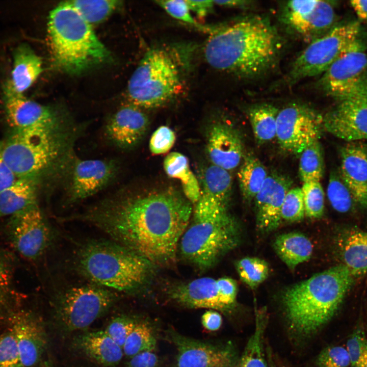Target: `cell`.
Instances as JSON below:
<instances>
[{"label":"cell","mask_w":367,"mask_h":367,"mask_svg":"<svg viewBox=\"0 0 367 367\" xmlns=\"http://www.w3.org/2000/svg\"><path fill=\"white\" fill-rule=\"evenodd\" d=\"M193 213L191 202L172 189L117 194L78 216L153 265L175 260Z\"/></svg>","instance_id":"1"},{"label":"cell","mask_w":367,"mask_h":367,"mask_svg":"<svg viewBox=\"0 0 367 367\" xmlns=\"http://www.w3.org/2000/svg\"><path fill=\"white\" fill-rule=\"evenodd\" d=\"M281 48L280 37L270 21L252 15L213 32L204 54L214 68L252 80L273 69Z\"/></svg>","instance_id":"2"},{"label":"cell","mask_w":367,"mask_h":367,"mask_svg":"<svg viewBox=\"0 0 367 367\" xmlns=\"http://www.w3.org/2000/svg\"><path fill=\"white\" fill-rule=\"evenodd\" d=\"M354 280L341 264L286 288L282 303L290 329L302 336L317 332L334 316Z\"/></svg>","instance_id":"3"},{"label":"cell","mask_w":367,"mask_h":367,"mask_svg":"<svg viewBox=\"0 0 367 367\" xmlns=\"http://www.w3.org/2000/svg\"><path fill=\"white\" fill-rule=\"evenodd\" d=\"M74 129L60 133L13 129L1 142L3 158L17 179H40L71 167Z\"/></svg>","instance_id":"4"},{"label":"cell","mask_w":367,"mask_h":367,"mask_svg":"<svg viewBox=\"0 0 367 367\" xmlns=\"http://www.w3.org/2000/svg\"><path fill=\"white\" fill-rule=\"evenodd\" d=\"M47 34L53 63L67 73H82L111 58L92 25L68 1L50 12Z\"/></svg>","instance_id":"5"},{"label":"cell","mask_w":367,"mask_h":367,"mask_svg":"<svg viewBox=\"0 0 367 367\" xmlns=\"http://www.w3.org/2000/svg\"><path fill=\"white\" fill-rule=\"evenodd\" d=\"M77 268L96 285L119 291L139 288L150 275L147 260L114 241H94L80 250Z\"/></svg>","instance_id":"6"},{"label":"cell","mask_w":367,"mask_h":367,"mask_svg":"<svg viewBox=\"0 0 367 367\" xmlns=\"http://www.w3.org/2000/svg\"><path fill=\"white\" fill-rule=\"evenodd\" d=\"M180 85L179 71L170 55L162 49H150L130 76L127 97L140 109L155 108L173 97Z\"/></svg>","instance_id":"7"},{"label":"cell","mask_w":367,"mask_h":367,"mask_svg":"<svg viewBox=\"0 0 367 367\" xmlns=\"http://www.w3.org/2000/svg\"><path fill=\"white\" fill-rule=\"evenodd\" d=\"M192 220L178 248L184 258L199 269L212 267L238 245V225L228 213Z\"/></svg>","instance_id":"8"},{"label":"cell","mask_w":367,"mask_h":367,"mask_svg":"<svg viewBox=\"0 0 367 367\" xmlns=\"http://www.w3.org/2000/svg\"><path fill=\"white\" fill-rule=\"evenodd\" d=\"M357 21L337 24L324 35L312 41L298 55L286 77L289 85L322 75L352 44L360 38Z\"/></svg>","instance_id":"9"},{"label":"cell","mask_w":367,"mask_h":367,"mask_svg":"<svg viewBox=\"0 0 367 367\" xmlns=\"http://www.w3.org/2000/svg\"><path fill=\"white\" fill-rule=\"evenodd\" d=\"M116 298L112 291L97 285L72 287L57 298L55 316L66 331L85 329L104 314Z\"/></svg>","instance_id":"10"},{"label":"cell","mask_w":367,"mask_h":367,"mask_svg":"<svg viewBox=\"0 0 367 367\" xmlns=\"http://www.w3.org/2000/svg\"><path fill=\"white\" fill-rule=\"evenodd\" d=\"M317 86L338 101L367 92V54L360 38L321 75Z\"/></svg>","instance_id":"11"},{"label":"cell","mask_w":367,"mask_h":367,"mask_svg":"<svg viewBox=\"0 0 367 367\" xmlns=\"http://www.w3.org/2000/svg\"><path fill=\"white\" fill-rule=\"evenodd\" d=\"M323 130V116L306 104L292 102L279 110L276 137L285 151L300 154Z\"/></svg>","instance_id":"12"},{"label":"cell","mask_w":367,"mask_h":367,"mask_svg":"<svg viewBox=\"0 0 367 367\" xmlns=\"http://www.w3.org/2000/svg\"><path fill=\"white\" fill-rule=\"evenodd\" d=\"M3 101L7 121L13 129L60 133L74 128L67 126L57 110L15 92L8 82L4 86Z\"/></svg>","instance_id":"13"},{"label":"cell","mask_w":367,"mask_h":367,"mask_svg":"<svg viewBox=\"0 0 367 367\" xmlns=\"http://www.w3.org/2000/svg\"><path fill=\"white\" fill-rule=\"evenodd\" d=\"M237 293V283L231 278L204 277L176 286L170 294L187 307L228 312L235 306Z\"/></svg>","instance_id":"14"},{"label":"cell","mask_w":367,"mask_h":367,"mask_svg":"<svg viewBox=\"0 0 367 367\" xmlns=\"http://www.w3.org/2000/svg\"><path fill=\"white\" fill-rule=\"evenodd\" d=\"M280 16L290 31L310 42L337 24L334 5L328 1H287L282 5Z\"/></svg>","instance_id":"15"},{"label":"cell","mask_w":367,"mask_h":367,"mask_svg":"<svg viewBox=\"0 0 367 367\" xmlns=\"http://www.w3.org/2000/svg\"><path fill=\"white\" fill-rule=\"evenodd\" d=\"M7 231L13 247L28 259L40 257L49 244V229L38 204L10 216Z\"/></svg>","instance_id":"16"},{"label":"cell","mask_w":367,"mask_h":367,"mask_svg":"<svg viewBox=\"0 0 367 367\" xmlns=\"http://www.w3.org/2000/svg\"><path fill=\"white\" fill-rule=\"evenodd\" d=\"M177 350L176 367H237L239 362L232 345L195 339L175 330H168Z\"/></svg>","instance_id":"17"},{"label":"cell","mask_w":367,"mask_h":367,"mask_svg":"<svg viewBox=\"0 0 367 367\" xmlns=\"http://www.w3.org/2000/svg\"><path fill=\"white\" fill-rule=\"evenodd\" d=\"M324 130L348 142L367 140V92L338 102L323 116Z\"/></svg>","instance_id":"18"},{"label":"cell","mask_w":367,"mask_h":367,"mask_svg":"<svg viewBox=\"0 0 367 367\" xmlns=\"http://www.w3.org/2000/svg\"><path fill=\"white\" fill-rule=\"evenodd\" d=\"M68 200L77 202L90 197L114 178L118 166L113 161L74 160L71 165Z\"/></svg>","instance_id":"19"},{"label":"cell","mask_w":367,"mask_h":367,"mask_svg":"<svg viewBox=\"0 0 367 367\" xmlns=\"http://www.w3.org/2000/svg\"><path fill=\"white\" fill-rule=\"evenodd\" d=\"M292 185L285 175L275 172L268 175L254 199L256 225L261 232H270L279 226L283 200Z\"/></svg>","instance_id":"20"},{"label":"cell","mask_w":367,"mask_h":367,"mask_svg":"<svg viewBox=\"0 0 367 367\" xmlns=\"http://www.w3.org/2000/svg\"><path fill=\"white\" fill-rule=\"evenodd\" d=\"M339 152L340 176L355 204L367 209V145L350 142Z\"/></svg>","instance_id":"21"},{"label":"cell","mask_w":367,"mask_h":367,"mask_svg":"<svg viewBox=\"0 0 367 367\" xmlns=\"http://www.w3.org/2000/svg\"><path fill=\"white\" fill-rule=\"evenodd\" d=\"M10 320L22 363L24 367H33L40 359L46 344L41 320L25 311L16 312Z\"/></svg>","instance_id":"22"},{"label":"cell","mask_w":367,"mask_h":367,"mask_svg":"<svg viewBox=\"0 0 367 367\" xmlns=\"http://www.w3.org/2000/svg\"><path fill=\"white\" fill-rule=\"evenodd\" d=\"M207 136L206 151L213 165L229 171L240 165L245 154L242 140L234 129L216 122L209 128Z\"/></svg>","instance_id":"23"},{"label":"cell","mask_w":367,"mask_h":367,"mask_svg":"<svg viewBox=\"0 0 367 367\" xmlns=\"http://www.w3.org/2000/svg\"><path fill=\"white\" fill-rule=\"evenodd\" d=\"M149 125L147 115L140 108L131 104L120 108L106 125L107 137L123 149L136 146L145 135Z\"/></svg>","instance_id":"24"},{"label":"cell","mask_w":367,"mask_h":367,"mask_svg":"<svg viewBox=\"0 0 367 367\" xmlns=\"http://www.w3.org/2000/svg\"><path fill=\"white\" fill-rule=\"evenodd\" d=\"M336 247L342 264L354 278L367 273V231L355 228L345 229L337 237Z\"/></svg>","instance_id":"25"},{"label":"cell","mask_w":367,"mask_h":367,"mask_svg":"<svg viewBox=\"0 0 367 367\" xmlns=\"http://www.w3.org/2000/svg\"><path fill=\"white\" fill-rule=\"evenodd\" d=\"M43 70L41 58L26 44H21L13 54L11 79L8 82L16 92L23 94Z\"/></svg>","instance_id":"26"},{"label":"cell","mask_w":367,"mask_h":367,"mask_svg":"<svg viewBox=\"0 0 367 367\" xmlns=\"http://www.w3.org/2000/svg\"><path fill=\"white\" fill-rule=\"evenodd\" d=\"M78 344L87 356L104 366L118 364L124 355L122 348L104 330L86 332L78 338Z\"/></svg>","instance_id":"27"},{"label":"cell","mask_w":367,"mask_h":367,"mask_svg":"<svg viewBox=\"0 0 367 367\" xmlns=\"http://www.w3.org/2000/svg\"><path fill=\"white\" fill-rule=\"evenodd\" d=\"M38 184L32 179H18L12 185L1 192L0 219L37 204Z\"/></svg>","instance_id":"28"},{"label":"cell","mask_w":367,"mask_h":367,"mask_svg":"<svg viewBox=\"0 0 367 367\" xmlns=\"http://www.w3.org/2000/svg\"><path fill=\"white\" fill-rule=\"evenodd\" d=\"M274 249L282 261L291 270L308 260L312 253V245L304 234L293 232L278 235L273 243Z\"/></svg>","instance_id":"29"},{"label":"cell","mask_w":367,"mask_h":367,"mask_svg":"<svg viewBox=\"0 0 367 367\" xmlns=\"http://www.w3.org/2000/svg\"><path fill=\"white\" fill-rule=\"evenodd\" d=\"M163 165L167 175L180 180L186 198L196 203L201 192L197 179L190 169L187 158L179 152H173L165 158Z\"/></svg>","instance_id":"30"},{"label":"cell","mask_w":367,"mask_h":367,"mask_svg":"<svg viewBox=\"0 0 367 367\" xmlns=\"http://www.w3.org/2000/svg\"><path fill=\"white\" fill-rule=\"evenodd\" d=\"M278 112L277 107L268 103L253 104L248 108L247 115L258 143H265L276 137Z\"/></svg>","instance_id":"31"},{"label":"cell","mask_w":367,"mask_h":367,"mask_svg":"<svg viewBox=\"0 0 367 367\" xmlns=\"http://www.w3.org/2000/svg\"><path fill=\"white\" fill-rule=\"evenodd\" d=\"M266 167L254 155H244L238 173L241 192L244 200L251 202L260 190L268 176Z\"/></svg>","instance_id":"32"},{"label":"cell","mask_w":367,"mask_h":367,"mask_svg":"<svg viewBox=\"0 0 367 367\" xmlns=\"http://www.w3.org/2000/svg\"><path fill=\"white\" fill-rule=\"evenodd\" d=\"M267 323L266 310H256L254 331L246 344L237 367H268L264 349V334Z\"/></svg>","instance_id":"33"},{"label":"cell","mask_w":367,"mask_h":367,"mask_svg":"<svg viewBox=\"0 0 367 367\" xmlns=\"http://www.w3.org/2000/svg\"><path fill=\"white\" fill-rule=\"evenodd\" d=\"M232 177L229 171L211 165L203 174L202 193L227 208L232 189Z\"/></svg>","instance_id":"34"},{"label":"cell","mask_w":367,"mask_h":367,"mask_svg":"<svg viewBox=\"0 0 367 367\" xmlns=\"http://www.w3.org/2000/svg\"><path fill=\"white\" fill-rule=\"evenodd\" d=\"M299 174L304 182L320 181L324 173V161L319 140L307 146L300 154Z\"/></svg>","instance_id":"35"},{"label":"cell","mask_w":367,"mask_h":367,"mask_svg":"<svg viewBox=\"0 0 367 367\" xmlns=\"http://www.w3.org/2000/svg\"><path fill=\"white\" fill-rule=\"evenodd\" d=\"M156 345L155 335L146 322L137 321L122 347L124 355L131 358L147 351H154Z\"/></svg>","instance_id":"36"},{"label":"cell","mask_w":367,"mask_h":367,"mask_svg":"<svg viewBox=\"0 0 367 367\" xmlns=\"http://www.w3.org/2000/svg\"><path fill=\"white\" fill-rule=\"evenodd\" d=\"M90 24L101 22L120 5L115 0H76L68 1Z\"/></svg>","instance_id":"37"},{"label":"cell","mask_w":367,"mask_h":367,"mask_svg":"<svg viewBox=\"0 0 367 367\" xmlns=\"http://www.w3.org/2000/svg\"><path fill=\"white\" fill-rule=\"evenodd\" d=\"M236 270L241 280L254 290L268 278L269 268L264 260L256 257H246L238 260Z\"/></svg>","instance_id":"38"},{"label":"cell","mask_w":367,"mask_h":367,"mask_svg":"<svg viewBox=\"0 0 367 367\" xmlns=\"http://www.w3.org/2000/svg\"><path fill=\"white\" fill-rule=\"evenodd\" d=\"M12 277L8 262L0 254V318L10 320L17 311L14 309L16 292L12 285Z\"/></svg>","instance_id":"39"},{"label":"cell","mask_w":367,"mask_h":367,"mask_svg":"<svg viewBox=\"0 0 367 367\" xmlns=\"http://www.w3.org/2000/svg\"><path fill=\"white\" fill-rule=\"evenodd\" d=\"M327 194L332 207L337 212H350L355 204L353 196L340 174L332 172L330 175Z\"/></svg>","instance_id":"40"},{"label":"cell","mask_w":367,"mask_h":367,"mask_svg":"<svg viewBox=\"0 0 367 367\" xmlns=\"http://www.w3.org/2000/svg\"><path fill=\"white\" fill-rule=\"evenodd\" d=\"M305 215L311 218H320L324 212V193L320 181L304 182L301 188Z\"/></svg>","instance_id":"41"},{"label":"cell","mask_w":367,"mask_h":367,"mask_svg":"<svg viewBox=\"0 0 367 367\" xmlns=\"http://www.w3.org/2000/svg\"><path fill=\"white\" fill-rule=\"evenodd\" d=\"M301 188H291L286 193L281 208V218L289 222H298L305 216Z\"/></svg>","instance_id":"42"},{"label":"cell","mask_w":367,"mask_h":367,"mask_svg":"<svg viewBox=\"0 0 367 367\" xmlns=\"http://www.w3.org/2000/svg\"><path fill=\"white\" fill-rule=\"evenodd\" d=\"M346 348L350 358V367H360L367 355V339L363 328L360 324L348 339Z\"/></svg>","instance_id":"43"},{"label":"cell","mask_w":367,"mask_h":367,"mask_svg":"<svg viewBox=\"0 0 367 367\" xmlns=\"http://www.w3.org/2000/svg\"><path fill=\"white\" fill-rule=\"evenodd\" d=\"M0 367H24L11 329L0 337Z\"/></svg>","instance_id":"44"},{"label":"cell","mask_w":367,"mask_h":367,"mask_svg":"<svg viewBox=\"0 0 367 367\" xmlns=\"http://www.w3.org/2000/svg\"><path fill=\"white\" fill-rule=\"evenodd\" d=\"M316 364L317 367H350V358L346 348L341 346L325 348L319 354Z\"/></svg>","instance_id":"45"},{"label":"cell","mask_w":367,"mask_h":367,"mask_svg":"<svg viewBox=\"0 0 367 367\" xmlns=\"http://www.w3.org/2000/svg\"><path fill=\"white\" fill-rule=\"evenodd\" d=\"M138 321L127 316L113 319L104 330L108 335L122 348Z\"/></svg>","instance_id":"46"},{"label":"cell","mask_w":367,"mask_h":367,"mask_svg":"<svg viewBox=\"0 0 367 367\" xmlns=\"http://www.w3.org/2000/svg\"><path fill=\"white\" fill-rule=\"evenodd\" d=\"M155 3L172 17L200 29H205L193 17L186 1H156Z\"/></svg>","instance_id":"47"},{"label":"cell","mask_w":367,"mask_h":367,"mask_svg":"<svg viewBox=\"0 0 367 367\" xmlns=\"http://www.w3.org/2000/svg\"><path fill=\"white\" fill-rule=\"evenodd\" d=\"M174 132L167 126H161L152 134L149 141V149L152 153L159 155L169 151L175 143Z\"/></svg>","instance_id":"48"},{"label":"cell","mask_w":367,"mask_h":367,"mask_svg":"<svg viewBox=\"0 0 367 367\" xmlns=\"http://www.w3.org/2000/svg\"><path fill=\"white\" fill-rule=\"evenodd\" d=\"M130 358L124 367H159L158 357L153 351L142 352Z\"/></svg>","instance_id":"49"},{"label":"cell","mask_w":367,"mask_h":367,"mask_svg":"<svg viewBox=\"0 0 367 367\" xmlns=\"http://www.w3.org/2000/svg\"><path fill=\"white\" fill-rule=\"evenodd\" d=\"M17 179L3 158L0 142V192L12 185Z\"/></svg>","instance_id":"50"},{"label":"cell","mask_w":367,"mask_h":367,"mask_svg":"<svg viewBox=\"0 0 367 367\" xmlns=\"http://www.w3.org/2000/svg\"><path fill=\"white\" fill-rule=\"evenodd\" d=\"M201 323L206 329L214 331L218 330L221 327L222 319L221 314L218 311L209 309L202 316Z\"/></svg>","instance_id":"51"},{"label":"cell","mask_w":367,"mask_h":367,"mask_svg":"<svg viewBox=\"0 0 367 367\" xmlns=\"http://www.w3.org/2000/svg\"><path fill=\"white\" fill-rule=\"evenodd\" d=\"M191 11L194 12L198 17H204L212 11L215 5L214 1L186 0Z\"/></svg>","instance_id":"52"},{"label":"cell","mask_w":367,"mask_h":367,"mask_svg":"<svg viewBox=\"0 0 367 367\" xmlns=\"http://www.w3.org/2000/svg\"><path fill=\"white\" fill-rule=\"evenodd\" d=\"M215 5L228 7L249 9L252 8L256 4V2L251 0H228L214 1Z\"/></svg>","instance_id":"53"},{"label":"cell","mask_w":367,"mask_h":367,"mask_svg":"<svg viewBox=\"0 0 367 367\" xmlns=\"http://www.w3.org/2000/svg\"><path fill=\"white\" fill-rule=\"evenodd\" d=\"M350 5L358 18L367 22V0L351 1Z\"/></svg>","instance_id":"54"},{"label":"cell","mask_w":367,"mask_h":367,"mask_svg":"<svg viewBox=\"0 0 367 367\" xmlns=\"http://www.w3.org/2000/svg\"><path fill=\"white\" fill-rule=\"evenodd\" d=\"M360 367H367V355L363 360Z\"/></svg>","instance_id":"55"}]
</instances>
